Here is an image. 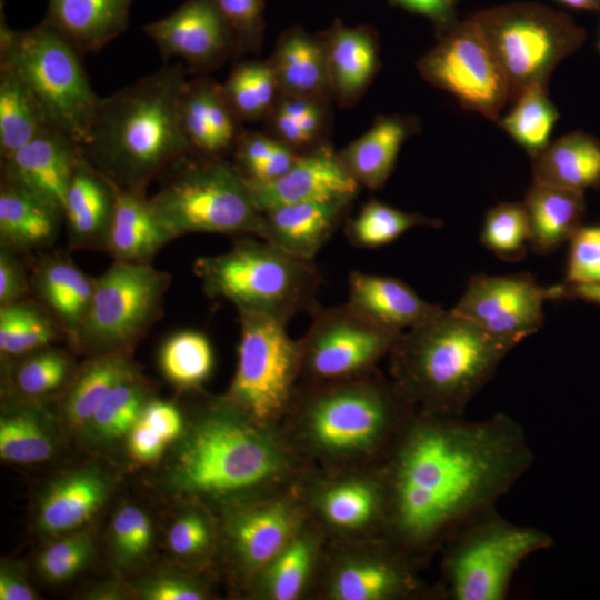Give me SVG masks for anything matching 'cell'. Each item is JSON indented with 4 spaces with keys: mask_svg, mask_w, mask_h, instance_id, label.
<instances>
[{
    "mask_svg": "<svg viewBox=\"0 0 600 600\" xmlns=\"http://www.w3.org/2000/svg\"><path fill=\"white\" fill-rule=\"evenodd\" d=\"M68 362L58 352L47 351L26 361L17 373L19 389L31 396L57 388L64 379Z\"/></svg>",
    "mask_w": 600,
    "mask_h": 600,
    "instance_id": "obj_53",
    "label": "cell"
},
{
    "mask_svg": "<svg viewBox=\"0 0 600 600\" xmlns=\"http://www.w3.org/2000/svg\"><path fill=\"white\" fill-rule=\"evenodd\" d=\"M548 288L527 273L471 276L452 313L518 344L543 324Z\"/></svg>",
    "mask_w": 600,
    "mask_h": 600,
    "instance_id": "obj_17",
    "label": "cell"
},
{
    "mask_svg": "<svg viewBox=\"0 0 600 600\" xmlns=\"http://www.w3.org/2000/svg\"><path fill=\"white\" fill-rule=\"evenodd\" d=\"M212 531L208 520L198 512H188L170 528L168 543L180 556L200 554L208 550Z\"/></svg>",
    "mask_w": 600,
    "mask_h": 600,
    "instance_id": "obj_54",
    "label": "cell"
},
{
    "mask_svg": "<svg viewBox=\"0 0 600 600\" xmlns=\"http://www.w3.org/2000/svg\"><path fill=\"white\" fill-rule=\"evenodd\" d=\"M328 544L310 518L284 548L252 580L256 593L267 600H296L313 589Z\"/></svg>",
    "mask_w": 600,
    "mask_h": 600,
    "instance_id": "obj_25",
    "label": "cell"
},
{
    "mask_svg": "<svg viewBox=\"0 0 600 600\" xmlns=\"http://www.w3.org/2000/svg\"><path fill=\"white\" fill-rule=\"evenodd\" d=\"M53 328L39 310L31 306L8 303L0 310V349L7 354H20L47 344Z\"/></svg>",
    "mask_w": 600,
    "mask_h": 600,
    "instance_id": "obj_47",
    "label": "cell"
},
{
    "mask_svg": "<svg viewBox=\"0 0 600 600\" xmlns=\"http://www.w3.org/2000/svg\"><path fill=\"white\" fill-rule=\"evenodd\" d=\"M3 4H4V0H0V9H1V11H2Z\"/></svg>",
    "mask_w": 600,
    "mask_h": 600,
    "instance_id": "obj_64",
    "label": "cell"
},
{
    "mask_svg": "<svg viewBox=\"0 0 600 600\" xmlns=\"http://www.w3.org/2000/svg\"><path fill=\"white\" fill-rule=\"evenodd\" d=\"M440 219L408 212L371 199L346 224V236L357 248H377L397 240L416 227L439 228Z\"/></svg>",
    "mask_w": 600,
    "mask_h": 600,
    "instance_id": "obj_40",
    "label": "cell"
},
{
    "mask_svg": "<svg viewBox=\"0 0 600 600\" xmlns=\"http://www.w3.org/2000/svg\"><path fill=\"white\" fill-rule=\"evenodd\" d=\"M352 201H307L268 209L262 211L259 238L292 256L314 260Z\"/></svg>",
    "mask_w": 600,
    "mask_h": 600,
    "instance_id": "obj_23",
    "label": "cell"
},
{
    "mask_svg": "<svg viewBox=\"0 0 600 600\" xmlns=\"http://www.w3.org/2000/svg\"><path fill=\"white\" fill-rule=\"evenodd\" d=\"M44 124L38 104L17 72L0 64L1 159L28 143Z\"/></svg>",
    "mask_w": 600,
    "mask_h": 600,
    "instance_id": "obj_36",
    "label": "cell"
},
{
    "mask_svg": "<svg viewBox=\"0 0 600 600\" xmlns=\"http://www.w3.org/2000/svg\"><path fill=\"white\" fill-rule=\"evenodd\" d=\"M143 408L142 390L129 376L112 388L88 423L98 438L113 440L131 431Z\"/></svg>",
    "mask_w": 600,
    "mask_h": 600,
    "instance_id": "obj_46",
    "label": "cell"
},
{
    "mask_svg": "<svg viewBox=\"0 0 600 600\" xmlns=\"http://www.w3.org/2000/svg\"><path fill=\"white\" fill-rule=\"evenodd\" d=\"M90 538L84 533L68 536L48 547L39 558V570L49 581L61 582L73 577L88 561Z\"/></svg>",
    "mask_w": 600,
    "mask_h": 600,
    "instance_id": "obj_49",
    "label": "cell"
},
{
    "mask_svg": "<svg viewBox=\"0 0 600 600\" xmlns=\"http://www.w3.org/2000/svg\"><path fill=\"white\" fill-rule=\"evenodd\" d=\"M179 121L188 151L207 158L233 152L242 131L222 84L204 74L186 81L179 97Z\"/></svg>",
    "mask_w": 600,
    "mask_h": 600,
    "instance_id": "obj_22",
    "label": "cell"
},
{
    "mask_svg": "<svg viewBox=\"0 0 600 600\" xmlns=\"http://www.w3.org/2000/svg\"><path fill=\"white\" fill-rule=\"evenodd\" d=\"M420 130L414 116H380L338 156L360 186L381 189L391 176L402 144Z\"/></svg>",
    "mask_w": 600,
    "mask_h": 600,
    "instance_id": "obj_26",
    "label": "cell"
},
{
    "mask_svg": "<svg viewBox=\"0 0 600 600\" xmlns=\"http://www.w3.org/2000/svg\"><path fill=\"white\" fill-rule=\"evenodd\" d=\"M536 182L584 192L600 187V140L576 130L541 151L531 162Z\"/></svg>",
    "mask_w": 600,
    "mask_h": 600,
    "instance_id": "obj_31",
    "label": "cell"
},
{
    "mask_svg": "<svg viewBox=\"0 0 600 600\" xmlns=\"http://www.w3.org/2000/svg\"><path fill=\"white\" fill-rule=\"evenodd\" d=\"M309 469L280 428L254 422L223 398L192 423L172 480L198 496L259 500L296 487Z\"/></svg>",
    "mask_w": 600,
    "mask_h": 600,
    "instance_id": "obj_3",
    "label": "cell"
},
{
    "mask_svg": "<svg viewBox=\"0 0 600 600\" xmlns=\"http://www.w3.org/2000/svg\"><path fill=\"white\" fill-rule=\"evenodd\" d=\"M187 68L176 62L99 98L87 142V159L114 187L142 191L157 173L186 154L179 97Z\"/></svg>",
    "mask_w": 600,
    "mask_h": 600,
    "instance_id": "obj_4",
    "label": "cell"
},
{
    "mask_svg": "<svg viewBox=\"0 0 600 600\" xmlns=\"http://www.w3.org/2000/svg\"><path fill=\"white\" fill-rule=\"evenodd\" d=\"M348 284V302L377 323L398 332L430 322L446 311L420 298L397 278L351 271Z\"/></svg>",
    "mask_w": 600,
    "mask_h": 600,
    "instance_id": "obj_24",
    "label": "cell"
},
{
    "mask_svg": "<svg viewBox=\"0 0 600 600\" xmlns=\"http://www.w3.org/2000/svg\"><path fill=\"white\" fill-rule=\"evenodd\" d=\"M39 282L42 297L63 322L80 328L91 302L93 283L63 261L47 266Z\"/></svg>",
    "mask_w": 600,
    "mask_h": 600,
    "instance_id": "obj_41",
    "label": "cell"
},
{
    "mask_svg": "<svg viewBox=\"0 0 600 600\" xmlns=\"http://www.w3.org/2000/svg\"><path fill=\"white\" fill-rule=\"evenodd\" d=\"M529 222L522 202H501L484 216L480 242L503 261L522 260L529 247Z\"/></svg>",
    "mask_w": 600,
    "mask_h": 600,
    "instance_id": "obj_44",
    "label": "cell"
},
{
    "mask_svg": "<svg viewBox=\"0 0 600 600\" xmlns=\"http://www.w3.org/2000/svg\"><path fill=\"white\" fill-rule=\"evenodd\" d=\"M516 346L444 311L399 336L389 352L391 380L418 412L464 416Z\"/></svg>",
    "mask_w": 600,
    "mask_h": 600,
    "instance_id": "obj_5",
    "label": "cell"
},
{
    "mask_svg": "<svg viewBox=\"0 0 600 600\" xmlns=\"http://www.w3.org/2000/svg\"><path fill=\"white\" fill-rule=\"evenodd\" d=\"M549 300L580 299L600 304V283L571 284L561 282L548 288Z\"/></svg>",
    "mask_w": 600,
    "mask_h": 600,
    "instance_id": "obj_60",
    "label": "cell"
},
{
    "mask_svg": "<svg viewBox=\"0 0 600 600\" xmlns=\"http://www.w3.org/2000/svg\"><path fill=\"white\" fill-rule=\"evenodd\" d=\"M406 9L428 17L433 21L440 37L451 30L456 22L454 0H394Z\"/></svg>",
    "mask_w": 600,
    "mask_h": 600,
    "instance_id": "obj_57",
    "label": "cell"
},
{
    "mask_svg": "<svg viewBox=\"0 0 600 600\" xmlns=\"http://www.w3.org/2000/svg\"><path fill=\"white\" fill-rule=\"evenodd\" d=\"M34 592L30 587L16 574L2 571L0 574V599L1 600H33Z\"/></svg>",
    "mask_w": 600,
    "mask_h": 600,
    "instance_id": "obj_61",
    "label": "cell"
},
{
    "mask_svg": "<svg viewBox=\"0 0 600 600\" xmlns=\"http://www.w3.org/2000/svg\"><path fill=\"white\" fill-rule=\"evenodd\" d=\"M246 181L261 212L298 202L353 200L360 187L326 143L300 153L291 169L276 180Z\"/></svg>",
    "mask_w": 600,
    "mask_h": 600,
    "instance_id": "obj_20",
    "label": "cell"
},
{
    "mask_svg": "<svg viewBox=\"0 0 600 600\" xmlns=\"http://www.w3.org/2000/svg\"><path fill=\"white\" fill-rule=\"evenodd\" d=\"M112 536L118 561L129 563L142 556L150 544V520L139 508L126 506L113 519Z\"/></svg>",
    "mask_w": 600,
    "mask_h": 600,
    "instance_id": "obj_50",
    "label": "cell"
},
{
    "mask_svg": "<svg viewBox=\"0 0 600 600\" xmlns=\"http://www.w3.org/2000/svg\"><path fill=\"white\" fill-rule=\"evenodd\" d=\"M21 271L14 260L2 251L0 256V301L12 303L23 291Z\"/></svg>",
    "mask_w": 600,
    "mask_h": 600,
    "instance_id": "obj_59",
    "label": "cell"
},
{
    "mask_svg": "<svg viewBox=\"0 0 600 600\" xmlns=\"http://www.w3.org/2000/svg\"><path fill=\"white\" fill-rule=\"evenodd\" d=\"M129 376V368L120 357L109 356L90 363L68 396V420L73 426L88 423L112 388Z\"/></svg>",
    "mask_w": 600,
    "mask_h": 600,
    "instance_id": "obj_43",
    "label": "cell"
},
{
    "mask_svg": "<svg viewBox=\"0 0 600 600\" xmlns=\"http://www.w3.org/2000/svg\"><path fill=\"white\" fill-rule=\"evenodd\" d=\"M298 340L300 380L319 382L363 374L389 354L402 332L377 323L350 302L322 308Z\"/></svg>",
    "mask_w": 600,
    "mask_h": 600,
    "instance_id": "obj_14",
    "label": "cell"
},
{
    "mask_svg": "<svg viewBox=\"0 0 600 600\" xmlns=\"http://www.w3.org/2000/svg\"><path fill=\"white\" fill-rule=\"evenodd\" d=\"M558 1L573 9L600 11V0H558Z\"/></svg>",
    "mask_w": 600,
    "mask_h": 600,
    "instance_id": "obj_62",
    "label": "cell"
},
{
    "mask_svg": "<svg viewBox=\"0 0 600 600\" xmlns=\"http://www.w3.org/2000/svg\"><path fill=\"white\" fill-rule=\"evenodd\" d=\"M421 77L456 98L460 107L498 121L511 102L509 82L479 24L458 22L417 63Z\"/></svg>",
    "mask_w": 600,
    "mask_h": 600,
    "instance_id": "obj_13",
    "label": "cell"
},
{
    "mask_svg": "<svg viewBox=\"0 0 600 600\" xmlns=\"http://www.w3.org/2000/svg\"><path fill=\"white\" fill-rule=\"evenodd\" d=\"M236 168L248 180L269 182L283 176L300 153L270 134L242 130L233 152Z\"/></svg>",
    "mask_w": 600,
    "mask_h": 600,
    "instance_id": "obj_42",
    "label": "cell"
},
{
    "mask_svg": "<svg viewBox=\"0 0 600 600\" xmlns=\"http://www.w3.org/2000/svg\"><path fill=\"white\" fill-rule=\"evenodd\" d=\"M53 453V442L39 422L26 413L0 420V456L8 461L33 463Z\"/></svg>",
    "mask_w": 600,
    "mask_h": 600,
    "instance_id": "obj_48",
    "label": "cell"
},
{
    "mask_svg": "<svg viewBox=\"0 0 600 600\" xmlns=\"http://www.w3.org/2000/svg\"><path fill=\"white\" fill-rule=\"evenodd\" d=\"M566 283H600V226H581L570 240Z\"/></svg>",
    "mask_w": 600,
    "mask_h": 600,
    "instance_id": "obj_51",
    "label": "cell"
},
{
    "mask_svg": "<svg viewBox=\"0 0 600 600\" xmlns=\"http://www.w3.org/2000/svg\"><path fill=\"white\" fill-rule=\"evenodd\" d=\"M106 493L107 484L94 471L73 473L57 481L41 501L40 529L60 533L79 527L100 507Z\"/></svg>",
    "mask_w": 600,
    "mask_h": 600,
    "instance_id": "obj_33",
    "label": "cell"
},
{
    "mask_svg": "<svg viewBox=\"0 0 600 600\" xmlns=\"http://www.w3.org/2000/svg\"><path fill=\"white\" fill-rule=\"evenodd\" d=\"M106 233L110 250L121 261L144 259L171 238L142 191L117 187Z\"/></svg>",
    "mask_w": 600,
    "mask_h": 600,
    "instance_id": "obj_32",
    "label": "cell"
},
{
    "mask_svg": "<svg viewBox=\"0 0 600 600\" xmlns=\"http://www.w3.org/2000/svg\"><path fill=\"white\" fill-rule=\"evenodd\" d=\"M332 98L342 107L356 103L379 69V47L364 28L337 26L322 38Z\"/></svg>",
    "mask_w": 600,
    "mask_h": 600,
    "instance_id": "obj_28",
    "label": "cell"
},
{
    "mask_svg": "<svg viewBox=\"0 0 600 600\" xmlns=\"http://www.w3.org/2000/svg\"><path fill=\"white\" fill-rule=\"evenodd\" d=\"M60 214L51 204L4 180L0 192V232L4 241L19 247L49 243Z\"/></svg>",
    "mask_w": 600,
    "mask_h": 600,
    "instance_id": "obj_34",
    "label": "cell"
},
{
    "mask_svg": "<svg viewBox=\"0 0 600 600\" xmlns=\"http://www.w3.org/2000/svg\"><path fill=\"white\" fill-rule=\"evenodd\" d=\"M417 410L377 368L329 381H301L281 431L322 470L379 467Z\"/></svg>",
    "mask_w": 600,
    "mask_h": 600,
    "instance_id": "obj_2",
    "label": "cell"
},
{
    "mask_svg": "<svg viewBox=\"0 0 600 600\" xmlns=\"http://www.w3.org/2000/svg\"><path fill=\"white\" fill-rule=\"evenodd\" d=\"M320 471L310 468L298 491L308 517L328 541L384 536L388 493L381 466Z\"/></svg>",
    "mask_w": 600,
    "mask_h": 600,
    "instance_id": "obj_15",
    "label": "cell"
},
{
    "mask_svg": "<svg viewBox=\"0 0 600 600\" xmlns=\"http://www.w3.org/2000/svg\"><path fill=\"white\" fill-rule=\"evenodd\" d=\"M523 206L529 222V247L537 254L554 252L570 241L586 213L583 192L532 181Z\"/></svg>",
    "mask_w": 600,
    "mask_h": 600,
    "instance_id": "obj_29",
    "label": "cell"
},
{
    "mask_svg": "<svg viewBox=\"0 0 600 600\" xmlns=\"http://www.w3.org/2000/svg\"><path fill=\"white\" fill-rule=\"evenodd\" d=\"M142 596L149 600H200L204 599L206 593L192 581L161 577L143 586Z\"/></svg>",
    "mask_w": 600,
    "mask_h": 600,
    "instance_id": "obj_55",
    "label": "cell"
},
{
    "mask_svg": "<svg viewBox=\"0 0 600 600\" xmlns=\"http://www.w3.org/2000/svg\"><path fill=\"white\" fill-rule=\"evenodd\" d=\"M167 441L141 419L134 424L129 436L131 454L140 461L156 460L162 452Z\"/></svg>",
    "mask_w": 600,
    "mask_h": 600,
    "instance_id": "obj_58",
    "label": "cell"
},
{
    "mask_svg": "<svg viewBox=\"0 0 600 600\" xmlns=\"http://www.w3.org/2000/svg\"><path fill=\"white\" fill-rule=\"evenodd\" d=\"M270 62L280 93L328 102L332 98L322 38L290 30L279 39Z\"/></svg>",
    "mask_w": 600,
    "mask_h": 600,
    "instance_id": "obj_30",
    "label": "cell"
},
{
    "mask_svg": "<svg viewBox=\"0 0 600 600\" xmlns=\"http://www.w3.org/2000/svg\"><path fill=\"white\" fill-rule=\"evenodd\" d=\"M422 568L386 536L328 541L312 590L329 600L441 598L420 578Z\"/></svg>",
    "mask_w": 600,
    "mask_h": 600,
    "instance_id": "obj_12",
    "label": "cell"
},
{
    "mask_svg": "<svg viewBox=\"0 0 600 600\" xmlns=\"http://www.w3.org/2000/svg\"><path fill=\"white\" fill-rule=\"evenodd\" d=\"M132 0H48L43 20L81 53L97 52L128 27Z\"/></svg>",
    "mask_w": 600,
    "mask_h": 600,
    "instance_id": "obj_27",
    "label": "cell"
},
{
    "mask_svg": "<svg viewBox=\"0 0 600 600\" xmlns=\"http://www.w3.org/2000/svg\"><path fill=\"white\" fill-rule=\"evenodd\" d=\"M149 201L171 238L188 232L259 237L262 212L244 177L222 160L187 152Z\"/></svg>",
    "mask_w": 600,
    "mask_h": 600,
    "instance_id": "obj_9",
    "label": "cell"
},
{
    "mask_svg": "<svg viewBox=\"0 0 600 600\" xmlns=\"http://www.w3.org/2000/svg\"><path fill=\"white\" fill-rule=\"evenodd\" d=\"M194 271L208 296L231 301L238 311L287 324L302 310L312 313L321 274L314 260L292 256L266 240H237L221 254L198 259Z\"/></svg>",
    "mask_w": 600,
    "mask_h": 600,
    "instance_id": "obj_6",
    "label": "cell"
},
{
    "mask_svg": "<svg viewBox=\"0 0 600 600\" xmlns=\"http://www.w3.org/2000/svg\"><path fill=\"white\" fill-rule=\"evenodd\" d=\"M240 342L234 377L226 400L254 422L280 428L300 379V350L284 323L238 311Z\"/></svg>",
    "mask_w": 600,
    "mask_h": 600,
    "instance_id": "obj_11",
    "label": "cell"
},
{
    "mask_svg": "<svg viewBox=\"0 0 600 600\" xmlns=\"http://www.w3.org/2000/svg\"><path fill=\"white\" fill-rule=\"evenodd\" d=\"M298 484L277 494L241 502L227 513L224 538L240 570L253 578L308 520Z\"/></svg>",
    "mask_w": 600,
    "mask_h": 600,
    "instance_id": "obj_18",
    "label": "cell"
},
{
    "mask_svg": "<svg viewBox=\"0 0 600 600\" xmlns=\"http://www.w3.org/2000/svg\"><path fill=\"white\" fill-rule=\"evenodd\" d=\"M140 419L167 442L176 439L182 430V418L179 411L166 402L153 401L144 406Z\"/></svg>",
    "mask_w": 600,
    "mask_h": 600,
    "instance_id": "obj_56",
    "label": "cell"
},
{
    "mask_svg": "<svg viewBox=\"0 0 600 600\" xmlns=\"http://www.w3.org/2000/svg\"><path fill=\"white\" fill-rule=\"evenodd\" d=\"M512 103V109L497 123L532 159L551 142L560 112L544 87L523 91Z\"/></svg>",
    "mask_w": 600,
    "mask_h": 600,
    "instance_id": "obj_37",
    "label": "cell"
},
{
    "mask_svg": "<svg viewBox=\"0 0 600 600\" xmlns=\"http://www.w3.org/2000/svg\"><path fill=\"white\" fill-rule=\"evenodd\" d=\"M533 460L523 427L506 413L472 421L417 411L381 464L384 536L424 567L461 524L496 508Z\"/></svg>",
    "mask_w": 600,
    "mask_h": 600,
    "instance_id": "obj_1",
    "label": "cell"
},
{
    "mask_svg": "<svg viewBox=\"0 0 600 600\" xmlns=\"http://www.w3.org/2000/svg\"><path fill=\"white\" fill-rule=\"evenodd\" d=\"M164 282V276L151 267L120 260L93 282L79 328L82 336L102 344L129 340L154 313Z\"/></svg>",
    "mask_w": 600,
    "mask_h": 600,
    "instance_id": "obj_16",
    "label": "cell"
},
{
    "mask_svg": "<svg viewBox=\"0 0 600 600\" xmlns=\"http://www.w3.org/2000/svg\"><path fill=\"white\" fill-rule=\"evenodd\" d=\"M86 159L82 146L43 127L28 143L2 161L6 181L63 213L70 181Z\"/></svg>",
    "mask_w": 600,
    "mask_h": 600,
    "instance_id": "obj_21",
    "label": "cell"
},
{
    "mask_svg": "<svg viewBox=\"0 0 600 600\" xmlns=\"http://www.w3.org/2000/svg\"><path fill=\"white\" fill-rule=\"evenodd\" d=\"M472 18L509 82L511 102L532 87L548 88L554 69L587 36L568 16L532 3L502 6Z\"/></svg>",
    "mask_w": 600,
    "mask_h": 600,
    "instance_id": "obj_10",
    "label": "cell"
},
{
    "mask_svg": "<svg viewBox=\"0 0 600 600\" xmlns=\"http://www.w3.org/2000/svg\"><path fill=\"white\" fill-rule=\"evenodd\" d=\"M142 30L164 60L181 59L188 73L194 76H203L239 56L234 36L216 0H186Z\"/></svg>",
    "mask_w": 600,
    "mask_h": 600,
    "instance_id": "obj_19",
    "label": "cell"
},
{
    "mask_svg": "<svg viewBox=\"0 0 600 600\" xmlns=\"http://www.w3.org/2000/svg\"><path fill=\"white\" fill-rule=\"evenodd\" d=\"M597 48H598V51L600 53V31H599V39H598Z\"/></svg>",
    "mask_w": 600,
    "mask_h": 600,
    "instance_id": "obj_63",
    "label": "cell"
},
{
    "mask_svg": "<svg viewBox=\"0 0 600 600\" xmlns=\"http://www.w3.org/2000/svg\"><path fill=\"white\" fill-rule=\"evenodd\" d=\"M553 544L547 531L513 523L496 508L472 517L440 548L441 598L503 600L520 566Z\"/></svg>",
    "mask_w": 600,
    "mask_h": 600,
    "instance_id": "obj_8",
    "label": "cell"
},
{
    "mask_svg": "<svg viewBox=\"0 0 600 600\" xmlns=\"http://www.w3.org/2000/svg\"><path fill=\"white\" fill-rule=\"evenodd\" d=\"M236 39L238 54L257 53L262 34V0H216Z\"/></svg>",
    "mask_w": 600,
    "mask_h": 600,
    "instance_id": "obj_52",
    "label": "cell"
},
{
    "mask_svg": "<svg viewBox=\"0 0 600 600\" xmlns=\"http://www.w3.org/2000/svg\"><path fill=\"white\" fill-rule=\"evenodd\" d=\"M222 89L241 122L266 119L280 96L270 60L238 63L222 84Z\"/></svg>",
    "mask_w": 600,
    "mask_h": 600,
    "instance_id": "obj_39",
    "label": "cell"
},
{
    "mask_svg": "<svg viewBox=\"0 0 600 600\" xmlns=\"http://www.w3.org/2000/svg\"><path fill=\"white\" fill-rule=\"evenodd\" d=\"M160 362L169 380L181 387H194L211 372L213 352L206 336L197 331H182L167 340Z\"/></svg>",
    "mask_w": 600,
    "mask_h": 600,
    "instance_id": "obj_45",
    "label": "cell"
},
{
    "mask_svg": "<svg viewBox=\"0 0 600 600\" xmlns=\"http://www.w3.org/2000/svg\"><path fill=\"white\" fill-rule=\"evenodd\" d=\"M116 187L86 159L70 181L63 214L76 236H94L107 230Z\"/></svg>",
    "mask_w": 600,
    "mask_h": 600,
    "instance_id": "obj_35",
    "label": "cell"
},
{
    "mask_svg": "<svg viewBox=\"0 0 600 600\" xmlns=\"http://www.w3.org/2000/svg\"><path fill=\"white\" fill-rule=\"evenodd\" d=\"M80 57L44 20L29 30L14 31L1 11L0 64L13 69L26 83L47 127L83 147L99 98Z\"/></svg>",
    "mask_w": 600,
    "mask_h": 600,
    "instance_id": "obj_7",
    "label": "cell"
},
{
    "mask_svg": "<svg viewBox=\"0 0 600 600\" xmlns=\"http://www.w3.org/2000/svg\"><path fill=\"white\" fill-rule=\"evenodd\" d=\"M328 101L282 94L278 97L266 120L270 136L299 150H312L320 141L327 124Z\"/></svg>",
    "mask_w": 600,
    "mask_h": 600,
    "instance_id": "obj_38",
    "label": "cell"
}]
</instances>
